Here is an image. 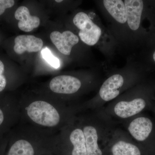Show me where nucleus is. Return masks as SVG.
I'll use <instances>...</instances> for the list:
<instances>
[{
  "label": "nucleus",
  "instance_id": "nucleus-1",
  "mask_svg": "<svg viewBox=\"0 0 155 155\" xmlns=\"http://www.w3.org/2000/svg\"><path fill=\"white\" fill-rule=\"evenodd\" d=\"M108 123L106 117L96 116L80 123L85 137L87 155H108L106 147L113 130Z\"/></svg>",
  "mask_w": 155,
  "mask_h": 155
},
{
  "label": "nucleus",
  "instance_id": "nucleus-11",
  "mask_svg": "<svg viewBox=\"0 0 155 155\" xmlns=\"http://www.w3.org/2000/svg\"><path fill=\"white\" fill-rule=\"evenodd\" d=\"M127 22L131 30H138L140 26L143 11V2L141 0H125Z\"/></svg>",
  "mask_w": 155,
  "mask_h": 155
},
{
  "label": "nucleus",
  "instance_id": "nucleus-6",
  "mask_svg": "<svg viewBox=\"0 0 155 155\" xmlns=\"http://www.w3.org/2000/svg\"><path fill=\"white\" fill-rule=\"evenodd\" d=\"M73 22L79 29L78 35L84 43L89 46L97 44L102 35L101 29L93 22L87 14L79 12L75 15Z\"/></svg>",
  "mask_w": 155,
  "mask_h": 155
},
{
  "label": "nucleus",
  "instance_id": "nucleus-17",
  "mask_svg": "<svg viewBox=\"0 0 155 155\" xmlns=\"http://www.w3.org/2000/svg\"><path fill=\"white\" fill-rule=\"evenodd\" d=\"M5 71V67L2 61H0V92L5 88L7 80L5 77L3 75Z\"/></svg>",
  "mask_w": 155,
  "mask_h": 155
},
{
  "label": "nucleus",
  "instance_id": "nucleus-12",
  "mask_svg": "<svg viewBox=\"0 0 155 155\" xmlns=\"http://www.w3.org/2000/svg\"><path fill=\"white\" fill-rule=\"evenodd\" d=\"M14 50L18 54H22L25 51L36 52L41 50L43 41L41 39L32 35H21L14 40Z\"/></svg>",
  "mask_w": 155,
  "mask_h": 155
},
{
  "label": "nucleus",
  "instance_id": "nucleus-20",
  "mask_svg": "<svg viewBox=\"0 0 155 155\" xmlns=\"http://www.w3.org/2000/svg\"><path fill=\"white\" fill-rule=\"evenodd\" d=\"M153 58L154 61L155 62V51L154 52L153 54Z\"/></svg>",
  "mask_w": 155,
  "mask_h": 155
},
{
  "label": "nucleus",
  "instance_id": "nucleus-10",
  "mask_svg": "<svg viewBox=\"0 0 155 155\" xmlns=\"http://www.w3.org/2000/svg\"><path fill=\"white\" fill-rule=\"evenodd\" d=\"M50 38L58 51L66 55H70L72 47L79 42L78 37L70 31L63 33L53 31L50 35Z\"/></svg>",
  "mask_w": 155,
  "mask_h": 155
},
{
  "label": "nucleus",
  "instance_id": "nucleus-21",
  "mask_svg": "<svg viewBox=\"0 0 155 155\" xmlns=\"http://www.w3.org/2000/svg\"><path fill=\"white\" fill-rule=\"evenodd\" d=\"M153 111H154V112L155 113V105L154 104L152 108Z\"/></svg>",
  "mask_w": 155,
  "mask_h": 155
},
{
  "label": "nucleus",
  "instance_id": "nucleus-5",
  "mask_svg": "<svg viewBox=\"0 0 155 155\" xmlns=\"http://www.w3.org/2000/svg\"><path fill=\"white\" fill-rule=\"evenodd\" d=\"M130 137L124 132L113 130L106 147L108 155H146Z\"/></svg>",
  "mask_w": 155,
  "mask_h": 155
},
{
  "label": "nucleus",
  "instance_id": "nucleus-3",
  "mask_svg": "<svg viewBox=\"0 0 155 155\" xmlns=\"http://www.w3.org/2000/svg\"><path fill=\"white\" fill-rule=\"evenodd\" d=\"M129 135L146 155H155V123L149 116L140 114L127 121Z\"/></svg>",
  "mask_w": 155,
  "mask_h": 155
},
{
  "label": "nucleus",
  "instance_id": "nucleus-2",
  "mask_svg": "<svg viewBox=\"0 0 155 155\" xmlns=\"http://www.w3.org/2000/svg\"><path fill=\"white\" fill-rule=\"evenodd\" d=\"M153 95L151 91L144 90L131 98L113 101L106 108L105 115L127 121L147 109H152L154 105Z\"/></svg>",
  "mask_w": 155,
  "mask_h": 155
},
{
  "label": "nucleus",
  "instance_id": "nucleus-7",
  "mask_svg": "<svg viewBox=\"0 0 155 155\" xmlns=\"http://www.w3.org/2000/svg\"><path fill=\"white\" fill-rule=\"evenodd\" d=\"M69 125L67 140L62 150V155H87L85 137L80 124Z\"/></svg>",
  "mask_w": 155,
  "mask_h": 155
},
{
  "label": "nucleus",
  "instance_id": "nucleus-4",
  "mask_svg": "<svg viewBox=\"0 0 155 155\" xmlns=\"http://www.w3.org/2000/svg\"><path fill=\"white\" fill-rule=\"evenodd\" d=\"M25 112L31 122L41 127L53 128L64 121V114L56 106L46 101H34L25 107Z\"/></svg>",
  "mask_w": 155,
  "mask_h": 155
},
{
  "label": "nucleus",
  "instance_id": "nucleus-15",
  "mask_svg": "<svg viewBox=\"0 0 155 155\" xmlns=\"http://www.w3.org/2000/svg\"><path fill=\"white\" fill-rule=\"evenodd\" d=\"M36 144L27 138L19 139L11 145L8 155H38Z\"/></svg>",
  "mask_w": 155,
  "mask_h": 155
},
{
  "label": "nucleus",
  "instance_id": "nucleus-9",
  "mask_svg": "<svg viewBox=\"0 0 155 155\" xmlns=\"http://www.w3.org/2000/svg\"><path fill=\"white\" fill-rule=\"evenodd\" d=\"M81 82L78 78L68 75H61L54 78L50 81L52 91L60 94H72L81 87Z\"/></svg>",
  "mask_w": 155,
  "mask_h": 155
},
{
  "label": "nucleus",
  "instance_id": "nucleus-22",
  "mask_svg": "<svg viewBox=\"0 0 155 155\" xmlns=\"http://www.w3.org/2000/svg\"><path fill=\"white\" fill-rule=\"evenodd\" d=\"M55 2H63V1H62V0H60V1H58V0H56Z\"/></svg>",
  "mask_w": 155,
  "mask_h": 155
},
{
  "label": "nucleus",
  "instance_id": "nucleus-13",
  "mask_svg": "<svg viewBox=\"0 0 155 155\" xmlns=\"http://www.w3.org/2000/svg\"><path fill=\"white\" fill-rule=\"evenodd\" d=\"M15 18L19 20L18 27L25 32H30L37 28L40 24V19L35 16H31L28 8L20 6L16 10L14 14Z\"/></svg>",
  "mask_w": 155,
  "mask_h": 155
},
{
  "label": "nucleus",
  "instance_id": "nucleus-18",
  "mask_svg": "<svg viewBox=\"0 0 155 155\" xmlns=\"http://www.w3.org/2000/svg\"><path fill=\"white\" fill-rule=\"evenodd\" d=\"M14 3L13 0H0V15L5 12L6 9L13 7Z\"/></svg>",
  "mask_w": 155,
  "mask_h": 155
},
{
  "label": "nucleus",
  "instance_id": "nucleus-19",
  "mask_svg": "<svg viewBox=\"0 0 155 155\" xmlns=\"http://www.w3.org/2000/svg\"><path fill=\"white\" fill-rule=\"evenodd\" d=\"M4 119H5V116H4V113L0 108V126L4 122Z\"/></svg>",
  "mask_w": 155,
  "mask_h": 155
},
{
  "label": "nucleus",
  "instance_id": "nucleus-8",
  "mask_svg": "<svg viewBox=\"0 0 155 155\" xmlns=\"http://www.w3.org/2000/svg\"><path fill=\"white\" fill-rule=\"evenodd\" d=\"M125 82V78L121 74H114L107 78L100 87L99 101L92 108L100 107L102 104L115 100L120 94Z\"/></svg>",
  "mask_w": 155,
  "mask_h": 155
},
{
  "label": "nucleus",
  "instance_id": "nucleus-14",
  "mask_svg": "<svg viewBox=\"0 0 155 155\" xmlns=\"http://www.w3.org/2000/svg\"><path fill=\"white\" fill-rule=\"evenodd\" d=\"M103 4L106 10L117 22L121 24L127 22L125 4L122 0H104Z\"/></svg>",
  "mask_w": 155,
  "mask_h": 155
},
{
  "label": "nucleus",
  "instance_id": "nucleus-16",
  "mask_svg": "<svg viewBox=\"0 0 155 155\" xmlns=\"http://www.w3.org/2000/svg\"><path fill=\"white\" fill-rule=\"evenodd\" d=\"M41 54L43 58L53 68L55 69L59 68L60 64L59 59L54 56L48 48L45 47L43 49Z\"/></svg>",
  "mask_w": 155,
  "mask_h": 155
}]
</instances>
